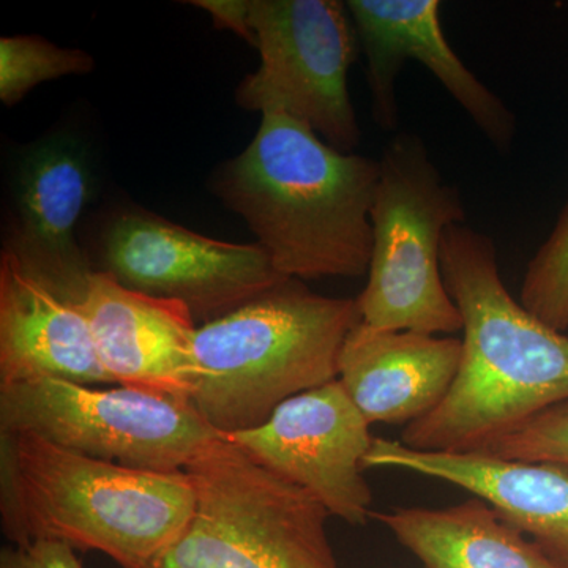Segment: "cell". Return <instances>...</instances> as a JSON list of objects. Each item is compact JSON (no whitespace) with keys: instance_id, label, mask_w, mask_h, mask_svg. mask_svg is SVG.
<instances>
[{"instance_id":"obj_7","label":"cell","mask_w":568,"mask_h":568,"mask_svg":"<svg viewBox=\"0 0 568 568\" xmlns=\"http://www.w3.org/2000/svg\"><path fill=\"white\" fill-rule=\"evenodd\" d=\"M0 432L32 433L85 457L153 473H183L220 436L192 403L54 377L0 387Z\"/></svg>"},{"instance_id":"obj_2","label":"cell","mask_w":568,"mask_h":568,"mask_svg":"<svg viewBox=\"0 0 568 568\" xmlns=\"http://www.w3.org/2000/svg\"><path fill=\"white\" fill-rule=\"evenodd\" d=\"M379 160L336 151L278 112L263 114L241 155L224 163L213 193L239 213L278 274L358 278L372 261Z\"/></svg>"},{"instance_id":"obj_9","label":"cell","mask_w":568,"mask_h":568,"mask_svg":"<svg viewBox=\"0 0 568 568\" xmlns=\"http://www.w3.org/2000/svg\"><path fill=\"white\" fill-rule=\"evenodd\" d=\"M102 272L122 286L216 320L286 282L260 244L205 237L149 212L119 213L102 235Z\"/></svg>"},{"instance_id":"obj_8","label":"cell","mask_w":568,"mask_h":568,"mask_svg":"<svg viewBox=\"0 0 568 568\" xmlns=\"http://www.w3.org/2000/svg\"><path fill=\"white\" fill-rule=\"evenodd\" d=\"M248 26L261 62L239 84V106L290 115L353 153L362 132L347 78L358 40L346 2L248 0Z\"/></svg>"},{"instance_id":"obj_11","label":"cell","mask_w":568,"mask_h":568,"mask_svg":"<svg viewBox=\"0 0 568 568\" xmlns=\"http://www.w3.org/2000/svg\"><path fill=\"white\" fill-rule=\"evenodd\" d=\"M358 43L366 58L372 115L384 132L398 129L396 80L407 61L428 67L448 95L476 123L497 152L508 153L517 118L448 43L437 0H349Z\"/></svg>"},{"instance_id":"obj_12","label":"cell","mask_w":568,"mask_h":568,"mask_svg":"<svg viewBox=\"0 0 568 568\" xmlns=\"http://www.w3.org/2000/svg\"><path fill=\"white\" fill-rule=\"evenodd\" d=\"M91 156L71 134H52L24 153L14 181L7 252L32 274L85 297L95 271L77 239L92 196Z\"/></svg>"},{"instance_id":"obj_17","label":"cell","mask_w":568,"mask_h":568,"mask_svg":"<svg viewBox=\"0 0 568 568\" xmlns=\"http://www.w3.org/2000/svg\"><path fill=\"white\" fill-rule=\"evenodd\" d=\"M373 518L424 568H560L476 496L454 507H399Z\"/></svg>"},{"instance_id":"obj_5","label":"cell","mask_w":568,"mask_h":568,"mask_svg":"<svg viewBox=\"0 0 568 568\" xmlns=\"http://www.w3.org/2000/svg\"><path fill=\"white\" fill-rule=\"evenodd\" d=\"M185 473L192 517L153 568H338L323 504L226 436Z\"/></svg>"},{"instance_id":"obj_6","label":"cell","mask_w":568,"mask_h":568,"mask_svg":"<svg viewBox=\"0 0 568 568\" xmlns=\"http://www.w3.org/2000/svg\"><path fill=\"white\" fill-rule=\"evenodd\" d=\"M372 209L368 282L357 297L362 323L384 331L450 336L462 313L444 282V234L465 224L466 209L420 136L396 133L379 159Z\"/></svg>"},{"instance_id":"obj_14","label":"cell","mask_w":568,"mask_h":568,"mask_svg":"<svg viewBox=\"0 0 568 568\" xmlns=\"http://www.w3.org/2000/svg\"><path fill=\"white\" fill-rule=\"evenodd\" d=\"M364 469H398L447 481L496 508L556 566L568 568V469L480 452H422L375 437Z\"/></svg>"},{"instance_id":"obj_16","label":"cell","mask_w":568,"mask_h":568,"mask_svg":"<svg viewBox=\"0 0 568 568\" xmlns=\"http://www.w3.org/2000/svg\"><path fill=\"white\" fill-rule=\"evenodd\" d=\"M455 336L384 331L358 323L338 361V381L369 425H410L446 398L462 364Z\"/></svg>"},{"instance_id":"obj_18","label":"cell","mask_w":568,"mask_h":568,"mask_svg":"<svg viewBox=\"0 0 568 568\" xmlns=\"http://www.w3.org/2000/svg\"><path fill=\"white\" fill-rule=\"evenodd\" d=\"M95 61L89 52L59 48L36 36L0 40V100L6 106L20 103L41 82L70 74L91 73Z\"/></svg>"},{"instance_id":"obj_22","label":"cell","mask_w":568,"mask_h":568,"mask_svg":"<svg viewBox=\"0 0 568 568\" xmlns=\"http://www.w3.org/2000/svg\"><path fill=\"white\" fill-rule=\"evenodd\" d=\"M197 9L211 14L216 28L227 29L252 43L248 26V0H197L193 2Z\"/></svg>"},{"instance_id":"obj_20","label":"cell","mask_w":568,"mask_h":568,"mask_svg":"<svg viewBox=\"0 0 568 568\" xmlns=\"http://www.w3.org/2000/svg\"><path fill=\"white\" fill-rule=\"evenodd\" d=\"M476 452L511 462L545 463L568 469V402L549 407Z\"/></svg>"},{"instance_id":"obj_3","label":"cell","mask_w":568,"mask_h":568,"mask_svg":"<svg viewBox=\"0 0 568 568\" xmlns=\"http://www.w3.org/2000/svg\"><path fill=\"white\" fill-rule=\"evenodd\" d=\"M193 507L185 470L132 469L0 432V525L11 545L59 541L122 568H153Z\"/></svg>"},{"instance_id":"obj_15","label":"cell","mask_w":568,"mask_h":568,"mask_svg":"<svg viewBox=\"0 0 568 568\" xmlns=\"http://www.w3.org/2000/svg\"><path fill=\"white\" fill-rule=\"evenodd\" d=\"M85 297L0 256V387L54 377L111 384L93 346Z\"/></svg>"},{"instance_id":"obj_19","label":"cell","mask_w":568,"mask_h":568,"mask_svg":"<svg viewBox=\"0 0 568 568\" xmlns=\"http://www.w3.org/2000/svg\"><path fill=\"white\" fill-rule=\"evenodd\" d=\"M519 302L541 323L568 331V201L526 267Z\"/></svg>"},{"instance_id":"obj_1","label":"cell","mask_w":568,"mask_h":568,"mask_svg":"<svg viewBox=\"0 0 568 568\" xmlns=\"http://www.w3.org/2000/svg\"><path fill=\"white\" fill-rule=\"evenodd\" d=\"M440 264L462 313V364L443 403L405 426L399 440L422 452H476L568 402V336L511 297L489 235L448 227Z\"/></svg>"},{"instance_id":"obj_4","label":"cell","mask_w":568,"mask_h":568,"mask_svg":"<svg viewBox=\"0 0 568 568\" xmlns=\"http://www.w3.org/2000/svg\"><path fill=\"white\" fill-rule=\"evenodd\" d=\"M358 323L357 298L286 280L197 327L190 403L220 436L256 428L293 396L338 379L339 354Z\"/></svg>"},{"instance_id":"obj_10","label":"cell","mask_w":568,"mask_h":568,"mask_svg":"<svg viewBox=\"0 0 568 568\" xmlns=\"http://www.w3.org/2000/svg\"><path fill=\"white\" fill-rule=\"evenodd\" d=\"M369 426L335 379L287 399L263 425L226 437L316 497L331 517L364 526L375 514L364 476L375 443Z\"/></svg>"},{"instance_id":"obj_21","label":"cell","mask_w":568,"mask_h":568,"mask_svg":"<svg viewBox=\"0 0 568 568\" xmlns=\"http://www.w3.org/2000/svg\"><path fill=\"white\" fill-rule=\"evenodd\" d=\"M0 568H84L74 549L59 541L10 545L0 552Z\"/></svg>"},{"instance_id":"obj_13","label":"cell","mask_w":568,"mask_h":568,"mask_svg":"<svg viewBox=\"0 0 568 568\" xmlns=\"http://www.w3.org/2000/svg\"><path fill=\"white\" fill-rule=\"evenodd\" d=\"M85 313L111 383L190 403L197 325L189 306L138 293L106 272H95Z\"/></svg>"}]
</instances>
